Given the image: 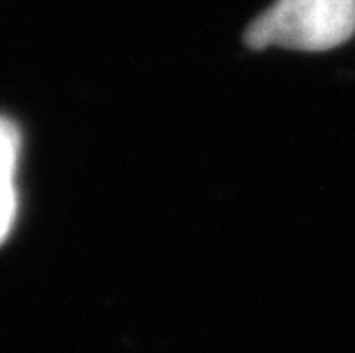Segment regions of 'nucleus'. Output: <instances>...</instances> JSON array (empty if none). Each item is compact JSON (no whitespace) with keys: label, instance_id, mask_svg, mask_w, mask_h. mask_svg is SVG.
<instances>
[{"label":"nucleus","instance_id":"nucleus-1","mask_svg":"<svg viewBox=\"0 0 355 353\" xmlns=\"http://www.w3.org/2000/svg\"><path fill=\"white\" fill-rule=\"evenodd\" d=\"M355 35V0H275L245 30L250 49L328 51Z\"/></svg>","mask_w":355,"mask_h":353},{"label":"nucleus","instance_id":"nucleus-2","mask_svg":"<svg viewBox=\"0 0 355 353\" xmlns=\"http://www.w3.org/2000/svg\"><path fill=\"white\" fill-rule=\"evenodd\" d=\"M19 154V133L17 126L0 117V243L7 236L17 209V193H14V168Z\"/></svg>","mask_w":355,"mask_h":353}]
</instances>
